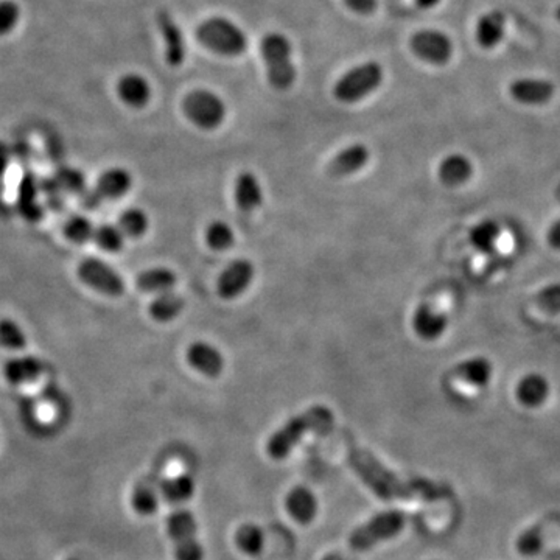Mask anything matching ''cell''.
Instances as JSON below:
<instances>
[{
  "label": "cell",
  "instance_id": "cell-32",
  "mask_svg": "<svg viewBox=\"0 0 560 560\" xmlns=\"http://www.w3.org/2000/svg\"><path fill=\"white\" fill-rule=\"evenodd\" d=\"M159 489L150 481L139 483L131 494V506L136 514L142 517L154 516L159 506Z\"/></svg>",
  "mask_w": 560,
  "mask_h": 560
},
{
  "label": "cell",
  "instance_id": "cell-3",
  "mask_svg": "<svg viewBox=\"0 0 560 560\" xmlns=\"http://www.w3.org/2000/svg\"><path fill=\"white\" fill-rule=\"evenodd\" d=\"M292 43L285 34H265L260 44V53L266 66L268 82L271 86L279 91H286L296 82V67L292 60Z\"/></svg>",
  "mask_w": 560,
  "mask_h": 560
},
{
  "label": "cell",
  "instance_id": "cell-35",
  "mask_svg": "<svg viewBox=\"0 0 560 560\" xmlns=\"http://www.w3.org/2000/svg\"><path fill=\"white\" fill-rule=\"evenodd\" d=\"M125 238L121 227L112 223H103V225L95 226V234H93L92 242L97 246L108 254L121 253L125 246Z\"/></svg>",
  "mask_w": 560,
  "mask_h": 560
},
{
  "label": "cell",
  "instance_id": "cell-1",
  "mask_svg": "<svg viewBox=\"0 0 560 560\" xmlns=\"http://www.w3.org/2000/svg\"><path fill=\"white\" fill-rule=\"evenodd\" d=\"M349 466L357 473L358 478L381 500L420 498L436 501L447 498L451 494L450 488L445 484L434 483L425 478H401L364 449H352L349 451Z\"/></svg>",
  "mask_w": 560,
  "mask_h": 560
},
{
  "label": "cell",
  "instance_id": "cell-6",
  "mask_svg": "<svg viewBox=\"0 0 560 560\" xmlns=\"http://www.w3.org/2000/svg\"><path fill=\"white\" fill-rule=\"evenodd\" d=\"M407 517L399 511L381 512L372 517L369 522L358 526L349 537V545L353 551L364 553L375 545L396 537L405 527Z\"/></svg>",
  "mask_w": 560,
  "mask_h": 560
},
{
  "label": "cell",
  "instance_id": "cell-15",
  "mask_svg": "<svg viewBox=\"0 0 560 560\" xmlns=\"http://www.w3.org/2000/svg\"><path fill=\"white\" fill-rule=\"evenodd\" d=\"M158 27L165 43V61L171 67H179L186 61L187 47L181 28L175 23L170 13H158Z\"/></svg>",
  "mask_w": 560,
  "mask_h": 560
},
{
  "label": "cell",
  "instance_id": "cell-28",
  "mask_svg": "<svg viewBox=\"0 0 560 560\" xmlns=\"http://www.w3.org/2000/svg\"><path fill=\"white\" fill-rule=\"evenodd\" d=\"M195 479L190 475H178L173 478L164 479L159 484V492L165 501H169L171 505H179L192 498L195 494Z\"/></svg>",
  "mask_w": 560,
  "mask_h": 560
},
{
  "label": "cell",
  "instance_id": "cell-27",
  "mask_svg": "<svg viewBox=\"0 0 560 560\" xmlns=\"http://www.w3.org/2000/svg\"><path fill=\"white\" fill-rule=\"evenodd\" d=\"M178 275L175 271L169 268L145 269L142 273H139L136 277V286L143 293H160L171 292V288L176 285Z\"/></svg>",
  "mask_w": 560,
  "mask_h": 560
},
{
  "label": "cell",
  "instance_id": "cell-45",
  "mask_svg": "<svg viewBox=\"0 0 560 560\" xmlns=\"http://www.w3.org/2000/svg\"><path fill=\"white\" fill-rule=\"evenodd\" d=\"M440 0H416V4L423 10H430V8H433V6L438 5Z\"/></svg>",
  "mask_w": 560,
  "mask_h": 560
},
{
  "label": "cell",
  "instance_id": "cell-16",
  "mask_svg": "<svg viewBox=\"0 0 560 560\" xmlns=\"http://www.w3.org/2000/svg\"><path fill=\"white\" fill-rule=\"evenodd\" d=\"M187 362L209 379L220 377L225 369V358L217 347L206 341H195L187 349Z\"/></svg>",
  "mask_w": 560,
  "mask_h": 560
},
{
  "label": "cell",
  "instance_id": "cell-47",
  "mask_svg": "<svg viewBox=\"0 0 560 560\" xmlns=\"http://www.w3.org/2000/svg\"><path fill=\"white\" fill-rule=\"evenodd\" d=\"M555 16H557V19L560 21V6L557 8V12H555Z\"/></svg>",
  "mask_w": 560,
  "mask_h": 560
},
{
  "label": "cell",
  "instance_id": "cell-46",
  "mask_svg": "<svg viewBox=\"0 0 560 560\" xmlns=\"http://www.w3.org/2000/svg\"><path fill=\"white\" fill-rule=\"evenodd\" d=\"M324 560H344L340 555H327Z\"/></svg>",
  "mask_w": 560,
  "mask_h": 560
},
{
  "label": "cell",
  "instance_id": "cell-20",
  "mask_svg": "<svg viewBox=\"0 0 560 560\" xmlns=\"http://www.w3.org/2000/svg\"><path fill=\"white\" fill-rule=\"evenodd\" d=\"M286 512L299 525H310L318 516V500L312 490L297 486L290 490L285 500Z\"/></svg>",
  "mask_w": 560,
  "mask_h": 560
},
{
  "label": "cell",
  "instance_id": "cell-40",
  "mask_svg": "<svg viewBox=\"0 0 560 560\" xmlns=\"http://www.w3.org/2000/svg\"><path fill=\"white\" fill-rule=\"evenodd\" d=\"M21 21V6L14 0H0V36L12 34Z\"/></svg>",
  "mask_w": 560,
  "mask_h": 560
},
{
  "label": "cell",
  "instance_id": "cell-9",
  "mask_svg": "<svg viewBox=\"0 0 560 560\" xmlns=\"http://www.w3.org/2000/svg\"><path fill=\"white\" fill-rule=\"evenodd\" d=\"M78 279L93 292L110 297H119L125 293V280L119 271L99 257H84L77 266Z\"/></svg>",
  "mask_w": 560,
  "mask_h": 560
},
{
  "label": "cell",
  "instance_id": "cell-38",
  "mask_svg": "<svg viewBox=\"0 0 560 560\" xmlns=\"http://www.w3.org/2000/svg\"><path fill=\"white\" fill-rule=\"evenodd\" d=\"M206 242L214 251H226L236 242V236L227 223L215 220L206 229Z\"/></svg>",
  "mask_w": 560,
  "mask_h": 560
},
{
  "label": "cell",
  "instance_id": "cell-12",
  "mask_svg": "<svg viewBox=\"0 0 560 560\" xmlns=\"http://www.w3.org/2000/svg\"><path fill=\"white\" fill-rule=\"evenodd\" d=\"M41 179L32 171H25L17 184L16 209L28 223H39L44 218V206L41 203Z\"/></svg>",
  "mask_w": 560,
  "mask_h": 560
},
{
  "label": "cell",
  "instance_id": "cell-36",
  "mask_svg": "<svg viewBox=\"0 0 560 560\" xmlns=\"http://www.w3.org/2000/svg\"><path fill=\"white\" fill-rule=\"evenodd\" d=\"M117 226L127 238H140L149 231V217L139 208H128L121 212Z\"/></svg>",
  "mask_w": 560,
  "mask_h": 560
},
{
  "label": "cell",
  "instance_id": "cell-21",
  "mask_svg": "<svg viewBox=\"0 0 560 560\" xmlns=\"http://www.w3.org/2000/svg\"><path fill=\"white\" fill-rule=\"evenodd\" d=\"M117 93L125 105L140 110L151 100V86L142 75L127 73L117 82Z\"/></svg>",
  "mask_w": 560,
  "mask_h": 560
},
{
  "label": "cell",
  "instance_id": "cell-19",
  "mask_svg": "<svg viewBox=\"0 0 560 560\" xmlns=\"http://www.w3.org/2000/svg\"><path fill=\"white\" fill-rule=\"evenodd\" d=\"M369 158H371V153L364 143H353L330 160L327 173L333 178L353 175L366 167Z\"/></svg>",
  "mask_w": 560,
  "mask_h": 560
},
{
  "label": "cell",
  "instance_id": "cell-23",
  "mask_svg": "<svg viewBox=\"0 0 560 560\" xmlns=\"http://www.w3.org/2000/svg\"><path fill=\"white\" fill-rule=\"evenodd\" d=\"M549 391L551 388L548 380L545 379L544 375L527 373L517 385V401H520L523 407H542L549 397Z\"/></svg>",
  "mask_w": 560,
  "mask_h": 560
},
{
  "label": "cell",
  "instance_id": "cell-39",
  "mask_svg": "<svg viewBox=\"0 0 560 560\" xmlns=\"http://www.w3.org/2000/svg\"><path fill=\"white\" fill-rule=\"evenodd\" d=\"M544 546V526L529 527L517 540V551L525 557L538 555Z\"/></svg>",
  "mask_w": 560,
  "mask_h": 560
},
{
  "label": "cell",
  "instance_id": "cell-44",
  "mask_svg": "<svg viewBox=\"0 0 560 560\" xmlns=\"http://www.w3.org/2000/svg\"><path fill=\"white\" fill-rule=\"evenodd\" d=\"M546 238H548L549 246L560 251V220L555 221L549 227Z\"/></svg>",
  "mask_w": 560,
  "mask_h": 560
},
{
  "label": "cell",
  "instance_id": "cell-26",
  "mask_svg": "<svg viewBox=\"0 0 560 560\" xmlns=\"http://www.w3.org/2000/svg\"><path fill=\"white\" fill-rule=\"evenodd\" d=\"M456 375L475 388H486L494 377V366L486 357H472L456 368Z\"/></svg>",
  "mask_w": 560,
  "mask_h": 560
},
{
  "label": "cell",
  "instance_id": "cell-41",
  "mask_svg": "<svg viewBox=\"0 0 560 560\" xmlns=\"http://www.w3.org/2000/svg\"><path fill=\"white\" fill-rule=\"evenodd\" d=\"M538 307L548 314H560V282L553 285L545 286L542 292L536 296Z\"/></svg>",
  "mask_w": 560,
  "mask_h": 560
},
{
  "label": "cell",
  "instance_id": "cell-31",
  "mask_svg": "<svg viewBox=\"0 0 560 560\" xmlns=\"http://www.w3.org/2000/svg\"><path fill=\"white\" fill-rule=\"evenodd\" d=\"M63 237L73 245H86L92 242L95 226L86 215H71L61 226Z\"/></svg>",
  "mask_w": 560,
  "mask_h": 560
},
{
  "label": "cell",
  "instance_id": "cell-13",
  "mask_svg": "<svg viewBox=\"0 0 560 560\" xmlns=\"http://www.w3.org/2000/svg\"><path fill=\"white\" fill-rule=\"evenodd\" d=\"M44 371V362L36 355L24 353L8 358L2 366V375L6 383L12 386H24L34 383Z\"/></svg>",
  "mask_w": 560,
  "mask_h": 560
},
{
  "label": "cell",
  "instance_id": "cell-43",
  "mask_svg": "<svg viewBox=\"0 0 560 560\" xmlns=\"http://www.w3.org/2000/svg\"><path fill=\"white\" fill-rule=\"evenodd\" d=\"M12 164V151L5 142L0 140V179L6 175V171Z\"/></svg>",
  "mask_w": 560,
  "mask_h": 560
},
{
  "label": "cell",
  "instance_id": "cell-5",
  "mask_svg": "<svg viewBox=\"0 0 560 560\" xmlns=\"http://www.w3.org/2000/svg\"><path fill=\"white\" fill-rule=\"evenodd\" d=\"M385 78L383 67L375 61L347 71L333 86V95L341 103H358L381 86Z\"/></svg>",
  "mask_w": 560,
  "mask_h": 560
},
{
  "label": "cell",
  "instance_id": "cell-24",
  "mask_svg": "<svg viewBox=\"0 0 560 560\" xmlns=\"http://www.w3.org/2000/svg\"><path fill=\"white\" fill-rule=\"evenodd\" d=\"M439 179L444 186L459 187L470 181L473 176L472 160L459 153L449 154L439 165Z\"/></svg>",
  "mask_w": 560,
  "mask_h": 560
},
{
  "label": "cell",
  "instance_id": "cell-11",
  "mask_svg": "<svg viewBox=\"0 0 560 560\" xmlns=\"http://www.w3.org/2000/svg\"><path fill=\"white\" fill-rule=\"evenodd\" d=\"M256 269L246 258H237L227 265L217 282V292L221 299L232 301L242 296L253 284Z\"/></svg>",
  "mask_w": 560,
  "mask_h": 560
},
{
  "label": "cell",
  "instance_id": "cell-25",
  "mask_svg": "<svg viewBox=\"0 0 560 560\" xmlns=\"http://www.w3.org/2000/svg\"><path fill=\"white\" fill-rule=\"evenodd\" d=\"M505 14L501 12H490L479 17L477 28H475V36H477V43L483 49L490 50L500 44L505 38Z\"/></svg>",
  "mask_w": 560,
  "mask_h": 560
},
{
  "label": "cell",
  "instance_id": "cell-14",
  "mask_svg": "<svg viewBox=\"0 0 560 560\" xmlns=\"http://www.w3.org/2000/svg\"><path fill=\"white\" fill-rule=\"evenodd\" d=\"M509 92L522 105L542 106L555 97V86L544 78H518L509 86Z\"/></svg>",
  "mask_w": 560,
  "mask_h": 560
},
{
  "label": "cell",
  "instance_id": "cell-29",
  "mask_svg": "<svg viewBox=\"0 0 560 560\" xmlns=\"http://www.w3.org/2000/svg\"><path fill=\"white\" fill-rule=\"evenodd\" d=\"M184 305V299L179 294L173 292L160 293L150 304L149 314L158 323H169L181 314Z\"/></svg>",
  "mask_w": 560,
  "mask_h": 560
},
{
  "label": "cell",
  "instance_id": "cell-37",
  "mask_svg": "<svg viewBox=\"0 0 560 560\" xmlns=\"http://www.w3.org/2000/svg\"><path fill=\"white\" fill-rule=\"evenodd\" d=\"M53 179L61 193L82 195L88 190L86 176L75 167H61L60 170H56L53 175Z\"/></svg>",
  "mask_w": 560,
  "mask_h": 560
},
{
  "label": "cell",
  "instance_id": "cell-42",
  "mask_svg": "<svg viewBox=\"0 0 560 560\" xmlns=\"http://www.w3.org/2000/svg\"><path fill=\"white\" fill-rule=\"evenodd\" d=\"M344 4L357 14H371L377 8V0H344Z\"/></svg>",
  "mask_w": 560,
  "mask_h": 560
},
{
  "label": "cell",
  "instance_id": "cell-22",
  "mask_svg": "<svg viewBox=\"0 0 560 560\" xmlns=\"http://www.w3.org/2000/svg\"><path fill=\"white\" fill-rule=\"evenodd\" d=\"M234 197L238 209L249 214L264 204V188L254 173L242 171L237 176Z\"/></svg>",
  "mask_w": 560,
  "mask_h": 560
},
{
  "label": "cell",
  "instance_id": "cell-18",
  "mask_svg": "<svg viewBox=\"0 0 560 560\" xmlns=\"http://www.w3.org/2000/svg\"><path fill=\"white\" fill-rule=\"evenodd\" d=\"M132 187V176L123 167H111L99 176V179L92 187L93 192L99 197L100 201L108 199H119L125 197Z\"/></svg>",
  "mask_w": 560,
  "mask_h": 560
},
{
  "label": "cell",
  "instance_id": "cell-33",
  "mask_svg": "<svg viewBox=\"0 0 560 560\" xmlns=\"http://www.w3.org/2000/svg\"><path fill=\"white\" fill-rule=\"evenodd\" d=\"M28 338L23 327L13 318H0V347L8 352L27 349Z\"/></svg>",
  "mask_w": 560,
  "mask_h": 560
},
{
  "label": "cell",
  "instance_id": "cell-4",
  "mask_svg": "<svg viewBox=\"0 0 560 560\" xmlns=\"http://www.w3.org/2000/svg\"><path fill=\"white\" fill-rule=\"evenodd\" d=\"M198 43L223 56L243 55L247 49L246 34L227 17L206 19L197 28Z\"/></svg>",
  "mask_w": 560,
  "mask_h": 560
},
{
  "label": "cell",
  "instance_id": "cell-34",
  "mask_svg": "<svg viewBox=\"0 0 560 560\" xmlns=\"http://www.w3.org/2000/svg\"><path fill=\"white\" fill-rule=\"evenodd\" d=\"M237 548L246 555H258L264 551L265 536L264 531L253 523H246L237 529L236 533Z\"/></svg>",
  "mask_w": 560,
  "mask_h": 560
},
{
  "label": "cell",
  "instance_id": "cell-30",
  "mask_svg": "<svg viewBox=\"0 0 560 560\" xmlns=\"http://www.w3.org/2000/svg\"><path fill=\"white\" fill-rule=\"evenodd\" d=\"M470 243L479 253L492 254L497 249V243L500 242L501 226L494 220H484L470 231Z\"/></svg>",
  "mask_w": 560,
  "mask_h": 560
},
{
  "label": "cell",
  "instance_id": "cell-48",
  "mask_svg": "<svg viewBox=\"0 0 560 560\" xmlns=\"http://www.w3.org/2000/svg\"><path fill=\"white\" fill-rule=\"evenodd\" d=\"M67 560H82V559H77V557H72V559H67Z\"/></svg>",
  "mask_w": 560,
  "mask_h": 560
},
{
  "label": "cell",
  "instance_id": "cell-7",
  "mask_svg": "<svg viewBox=\"0 0 560 560\" xmlns=\"http://www.w3.org/2000/svg\"><path fill=\"white\" fill-rule=\"evenodd\" d=\"M182 111L195 127L210 131L225 121L227 110L220 95L208 89H197L184 97Z\"/></svg>",
  "mask_w": 560,
  "mask_h": 560
},
{
  "label": "cell",
  "instance_id": "cell-17",
  "mask_svg": "<svg viewBox=\"0 0 560 560\" xmlns=\"http://www.w3.org/2000/svg\"><path fill=\"white\" fill-rule=\"evenodd\" d=\"M449 329L447 314L430 304H423L412 314V330L423 341L439 340Z\"/></svg>",
  "mask_w": 560,
  "mask_h": 560
},
{
  "label": "cell",
  "instance_id": "cell-8",
  "mask_svg": "<svg viewBox=\"0 0 560 560\" xmlns=\"http://www.w3.org/2000/svg\"><path fill=\"white\" fill-rule=\"evenodd\" d=\"M167 531L175 545L176 560H203V545L197 538L198 525L192 512L178 509L167 520Z\"/></svg>",
  "mask_w": 560,
  "mask_h": 560
},
{
  "label": "cell",
  "instance_id": "cell-2",
  "mask_svg": "<svg viewBox=\"0 0 560 560\" xmlns=\"http://www.w3.org/2000/svg\"><path fill=\"white\" fill-rule=\"evenodd\" d=\"M335 416L330 408L324 405H314L308 408L307 411L299 414L296 418L290 419L288 422L277 430L266 444V451L269 458L275 461L284 459L290 455L304 436L307 433H323L333 427Z\"/></svg>",
  "mask_w": 560,
  "mask_h": 560
},
{
  "label": "cell",
  "instance_id": "cell-10",
  "mask_svg": "<svg viewBox=\"0 0 560 560\" xmlns=\"http://www.w3.org/2000/svg\"><path fill=\"white\" fill-rule=\"evenodd\" d=\"M412 53L433 66H444L453 56L451 39L439 30L425 28L412 34L410 41Z\"/></svg>",
  "mask_w": 560,
  "mask_h": 560
}]
</instances>
